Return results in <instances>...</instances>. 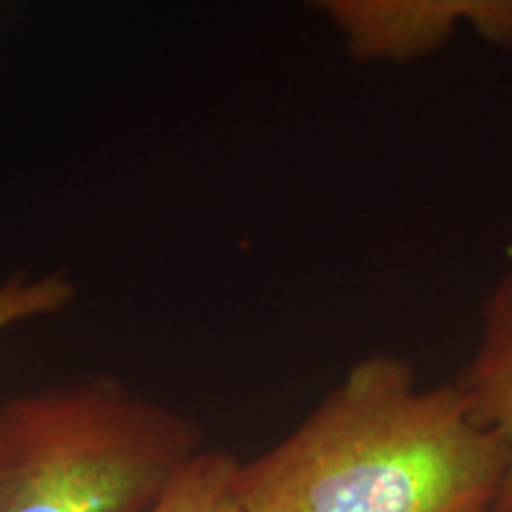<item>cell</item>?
<instances>
[{
	"mask_svg": "<svg viewBox=\"0 0 512 512\" xmlns=\"http://www.w3.org/2000/svg\"><path fill=\"white\" fill-rule=\"evenodd\" d=\"M505 451L460 384H422L406 356L351 366L294 430L242 460L247 512H484Z\"/></svg>",
	"mask_w": 512,
	"mask_h": 512,
	"instance_id": "cell-1",
	"label": "cell"
},
{
	"mask_svg": "<svg viewBox=\"0 0 512 512\" xmlns=\"http://www.w3.org/2000/svg\"><path fill=\"white\" fill-rule=\"evenodd\" d=\"M202 427L117 375L0 401V512H150Z\"/></svg>",
	"mask_w": 512,
	"mask_h": 512,
	"instance_id": "cell-2",
	"label": "cell"
},
{
	"mask_svg": "<svg viewBox=\"0 0 512 512\" xmlns=\"http://www.w3.org/2000/svg\"><path fill=\"white\" fill-rule=\"evenodd\" d=\"M320 15L361 64H411L472 34L512 55V0H320Z\"/></svg>",
	"mask_w": 512,
	"mask_h": 512,
	"instance_id": "cell-3",
	"label": "cell"
},
{
	"mask_svg": "<svg viewBox=\"0 0 512 512\" xmlns=\"http://www.w3.org/2000/svg\"><path fill=\"white\" fill-rule=\"evenodd\" d=\"M456 382L472 413L501 441L505 479L491 510L512 512V268L501 273L479 309L475 349Z\"/></svg>",
	"mask_w": 512,
	"mask_h": 512,
	"instance_id": "cell-4",
	"label": "cell"
},
{
	"mask_svg": "<svg viewBox=\"0 0 512 512\" xmlns=\"http://www.w3.org/2000/svg\"><path fill=\"white\" fill-rule=\"evenodd\" d=\"M240 463L230 451L202 448L150 512H247L238 491Z\"/></svg>",
	"mask_w": 512,
	"mask_h": 512,
	"instance_id": "cell-5",
	"label": "cell"
},
{
	"mask_svg": "<svg viewBox=\"0 0 512 512\" xmlns=\"http://www.w3.org/2000/svg\"><path fill=\"white\" fill-rule=\"evenodd\" d=\"M76 302V283L62 271H15L0 283V332L24 320L57 316Z\"/></svg>",
	"mask_w": 512,
	"mask_h": 512,
	"instance_id": "cell-6",
	"label": "cell"
},
{
	"mask_svg": "<svg viewBox=\"0 0 512 512\" xmlns=\"http://www.w3.org/2000/svg\"><path fill=\"white\" fill-rule=\"evenodd\" d=\"M484 512H494V510H484Z\"/></svg>",
	"mask_w": 512,
	"mask_h": 512,
	"instance_id": "cell-7",
	"label": "cell"
}]
</instances>
